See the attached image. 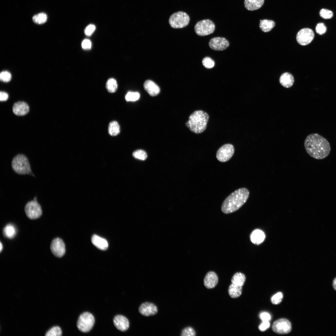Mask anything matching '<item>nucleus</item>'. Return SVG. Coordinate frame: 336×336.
Instances as JSON below:
<instances>
[{
	"instance_id": "f257e3e1",
	"label": "nucleus",
	"mask_w": 336,
	"mask_h": 336,
	"mask_svg": "<svg viewBox=\"0 0 336 336\" xmlns=\"http://www.w3.org/2000/svg\"><path fill=\"white\" fill-rule=\"evenodd\" d=\"M304 146L307 153L312 158L318 160L326 157L331 150L327 140L317 133L308 135L305 140Z\"/></svg>"
},
{
	"instance_id": "f03ea898",
	"label": "nucleus",
	"mask_w": 336,
	"mask_h": 336,
	"mask_svg": "<svg viewBox=\"0 0 336 336\" xmlns=\"http://www.w3.org/2000/svg\"><path fill=\"white\" fill-rule=\"evenodd\" d=\"M250 194L246 188L239 189L231 193L223 202L221 210L225 214L234 212L240 208L246 202Z\"/></svg>"
},
{
	"instance_id": "7ed1b4c3",
	"label": "nucleus",
	"mask_w": 336,
	"mask_h": 336,
	"mask_svg": "<svg viewBox=\"0 0 336 336\" xmlns=\"http://www.w3.org/2000/svg\"><path fill=\"white\" fill-rule=\"evenodd\" d=\"M209 118L208 114L205 112L196 110L190 115L185 125L191 132L200 133L206 129Z\"/></svg>"
},
{
	"instance_id": "20e7f679",
	"label": "nucleus",
	"mask_w": 336,
	"mask_h": 336,
	"mask_svg": "<svg viewBox=\"0 0 336 336\" xmlns=\"http://www.w3.org/2000/svg\"><path fill=\"white\" fill-rule=\"evenodd\" d=\"M11 166L13 170L18 174H28L35 176L28 159L24 154H18L15 156L12 161Z\"/></svg>"
},
{
	"instance_id": "39448f33",
	"label": "nucleus",
	"mask_w": 336,
	"mask_h": 336,
	"mask_svg": "<svg viewBox=\"0 0 336 336\" xmlns=\"http://www.w3.org/2000/svg\"><path fill=\"white\" fill-rule=\"evenodd\" d=\"M189 21V17L186 12L179 11L171 15L169 19V22L172 27L181 28L187 26Z\"/></svg>"
},
{
	"instance_id": "423d86ee",
	"label": "nucleus",
	"mask_w": 336,
	"mask_h": 336,
	"mask_svg": "<svg viewBox=\"0 0 336 336\" xmlns=\"http://www.w3.org/2000/svg\"><path fill=\"white\" fill-rule=\"evenodd\" d=\"M95 320L93 315L89 312H85L79 316L77 322L79 330L83 333L90 331L93 327Z\"/></svg>"
},
{
	"instance_id": "0eeeda50",
	"label": "nucleus",
	"mask_w": 336,
	"mask_h": 336,
	"mask_svg": "<svg viewBox=\"0 0 336 336\" xmlns=\"http://www.w3.org/2000/svg\"><path fill=\"white\" fill-rule=\"evenodd\" d=\"M215 26L212 21L209 19H204L197 22L194 29L196 33L200 36L209 35L214 31Z\"/></svg>"
},
{
	"instance_id": "6e6552de",
	"label": "nucleus",
	"mask_w": 336,
	"mask_h": 336,
	"mask_svg": "<svg viewBox=\"0 0 336 336\" xmlns=\"http://www.w3.org/2000/svg\"><path fill=\"white\" fill-rule=\"evenodd\" d=\"M25 211L27 217L31 219L38 218L41 216L42 208L36 197H34L33 200L28 202L26 204Z\"/></svg>"
},
{
	"instance_id": "1a4fd4ad",
	"label": "nucleus",
	"mask_w": 336,
	"mask_h": 336,
	"mask_svg": "<svg viewBox=\"0 0 336 336\" xmlns=\"http://www.w3.org/2000/svg\"><path fill=\"white\" fill-rule=\"evenodd\" d=\"M272 329L274 332L278 334H287L289 333L292 330L291 324L286 319H280L273 322L272 326Z\"/></svg>"
},
{
	"instance_id": "9d476101",
	"label": "nucleus",
	"mask_w": 336,
	"mask_h": 336,
	"mask_svg": "<svg viewBox=\"0 0 336 336\" xmlns=\"http://www.w3.org/2000/svg\"><path fill=\"white\" fill-rule=\"evenodd\" d=\"M234 153V148L232 145L231 144H225L217 151L216 157L220 162H226L232 157Z\"/></svg>"
},
{
	"instance_id": "9b49d317",
	"label": "nucleus",
	"mask_w": 336,
	"mask_h": 336,
	"mask_svg": "<svg viewBox=\"0 0 336 336\" xmlns=\"http://www.w3.org/2000/svg\"><path fill=\"white\" fill-rule=\"evenodd\" d=\"M314 37V33L312 30L309 28H304L297 33L296 39L300 45H306L311 42Z\"/></svg>"
},
{
	"instance_id": "f8f14e48",
	"label": "nucleus",
	"mask_w": 336,
	"mask_h": 336,
	"mask_svg": "<svg viewBox=\"0 0 336 336\" xmlns=\"http://www.w3.org/2000/svg\"><path fill=\"white\" fill-rule=\"evenodd\" d=\"M208 44L211 49L216 51L224 50L229 45V43L227 40L225 38L220 37L211 38Z\"/></svg>"
},
{
	"instance_id": "ddd939ff",
	"label": "nucleus",
	"mask_w": 336,
	"mask_h": 336,
	"mask_svg": "<svg viewBox=\"0 0 336 336\" xmlns=\"http://www.w3.org/2000/svg\"><path fill=\"white\" fill-rule=\"evenodd\" d=\"M50 249L53 254L57 257H62L65 253V244L63 240L59 238H56L52 240L50 245Z\"/></svg>"
},
{
	"instance_id": "4468645a",
	"label": "nucleus",
	"mask_w": 336,
	"mask_h": 336,
	"mask_svg": "<svg viewBox=\"0 0 336 336\" xmlns=\"http://www.w3.org/2000/svg\"><path fill=\"white\" fill-rule=\"evenodd\" d=\"M138 310L142 315L148 316L156 314L158 312V308L157 306L153 303L146 302L140 305Z\"/></svg>"
},
{
	"instance_id": "2eb2a0df",
	"label": "nucleus",
	"mask_w": 336,
	"mask_h": 336,
	"mask_svg": "<svg viewBox=\"0 0 336 336\" xmlns=\"http://www.w3.org/2000/svg\"><path fill=\"white\" fill-rule=\"evenodd\" d=\"M113 322L116 328L121 331H126L129 327V320L125 316L121 315L115 316L113 319Z\"/></svg>"
},
{
	"instance_id": "dca6fc26",
	"label": "nucleus",
	"mask_w": 336,
	"mask_h": 336,
	"mask_svg": "<svg viewBox=\"0 0 336 336\" xmlns=\"http://www.w3.org/2000/svg\"><path fill=\"white\" fill-rule=\"evenodd\" d=\"M218 281L217 274L213 271L208 272L204 279V284L208 289L214 288L217 284Z\"/></svg>"
},
{
	"instance_id": "f3484780",
	"label": "nucleus",
	"mask_w": 336,
	"mask_h": 336,
	"mask_svg": "<svg viewBox=\"0 0 336 336\" xmlns=\"http://www.w3.org/2000/svg\"><path fill=\"white\" fill-rule=\"evenodd\" d=\"M29 111V107L27 103L24 101H18L15 103L12 107V111L17 116H23L27 114Z\"/></svg>"
},
{
	"instance_id": "a211bd4d",
	"label": "nucleus",
	"mask_w": 336,
	"mask_h": 336,
	"mask_svg": "<svg viewBox=\"0 0 336 336\" xmlns=\"http://www.w3.org/2000/svg\"><path fill=\"white\" fill-rule=\"evenodd\" d=\"M145 90L151 96H156L157 95L160 91L159 87L154 82L151 80H147L143 84Z\"/></svg>"
},
{
	"instance_id": "6ab92c4d",
	"label": "nucleus",
	"mask_w": 336,
	"mask_h": 336,
	"mask_svg": "<svg viewBox=\"0 0 336 336\" xmlns=\"http://www.w3.org/2000/svg\"><path fill=\"white\" fill-rule=\"evenodd\" d=\"M91 242L97 248L102 250H106L108 247V243L105 239L96 235L92 237Z\"/></svg>"
},
{
	"instance_id": "aec40b11",
	"label": "nucleus",
	"mask_w": 336,
	"mask_h": 336,
	"mask_svg": "<svg viewBox=\"0 0 336 336\" xmlns=\"http://www.w3.org/2000/svg\"><path fill=\"white\" fill-rule=\"evenodd\" d=\"M279 82L282 86L285 88L290 87L294 83V77L289 73H284L281 75L280 77Z\"/></svg>"
},
{
	"instance_id": "412c9836",
	"label": "nucleus",
	"mask_w": 336,
	"mask_h": 336,
	"mask_svg": "<svg viewBox=\"0 0 336 336\" xmlns=\"http://www.w3.org/2000/svg\"><path fill=\"white\" fill-rule=\"evenodd\" d=\"M265 238L264 232L259 229L254 230L250 236L251 241L255 244L259 245L261 243L264 241Z\"/></svg>"
},
{
	"instance_id": "4be33fe9",
	"label": "nucleus",
	"mask_w": 336,
	"mask_h": 336,
	"mask_svg": "<svg viewBox=\"0 0 336 336\" xmlns=\"http://www.w3.org/2000/svg\"><path fill=\"white\" fill-rule=\"evenodd\" d=\"M264 0H245L244 5L249 11H254L260 8L264 3Z\"/></svg>"
},
{
	"instance_id": "5701e85b",
	"label": "nucleus",
	"mask_w": 336,
	"mask_h": 336,
	"mask_svg": "<svg viewBox=\"0 0 336 336\" xmlns=\"http://www.w3.org/2000/svg\"><path fill=\"white\" fill-rule=\"evenodd\" d=\"M246 278L245 275L240 272L236 273L231 279V283L240 287H242L245 282Z\"/></svg>"
},
{
	"instance_id": "b1692460",
	"label": "nucleus",
	"mask_w": 336,
	"mask_h": 336,
	"mask_svg": "<svg viewBox=\"0 0 336 336\" xmlns=\"http://www.w3.org/2000/svg\"><path fill=\"white\" fill-rule=\"evenodd\" d=\"M275 25V23L273 21L263 19L260 21L259 26L263 31L266 32L270 31Z\"/></svg>"
},
{
	"instance_id": "393cba45",
	"label": "nucleus",
	"mask_w": 336,
	"mask_h": 336,
	"mask_svg": "<svg viewBox=\"0 0 336 336\" xmlns=\"http://www.w3.org/2000/svg\"><path fill=\"white\" fill-rule=\"evenodd\" d=\"M242 290V287L237 286L231 283L229 287L228 293L231 298H235L238 297L241 295Z\"/></svg>"
},
{
	"instance_id": "a878e982",
	"label": "nucleus",
	"mask_w": 336,
	"mask_h": 336,
	"mask_svg": "<svg viewBox=\"0 0 336 336\" xmlns=\"http://www.w3.org/2000/svg\"><path fill=\"white\" fill-rule=\"evenodd\" d=\"M16 233L15 226L12 224H7L3 230V233L6 237L11 239L14 238Z\"/></svg>"
},
{
	"instance_id": "bb28decb",
	"label": "nucleus",
	"mask_w": 336,
	"mask_h": 336,
	"mask_svg": "<svg viewBox=\"0 0 336 336\" xmlns=\"http://www.w3.org/2000/svg\"><path fill=\"white\" fill-rule=\"evenodd\" d=\"M109 134L113 136L118 135L120 132V126L117 122L114 121L111 122L108 126Z\"/></svg>"
},
{
	"instance_id": "cd10ccee",
	"label": "nucleus",
	"mask_w": 336,
	"mask_h": 336,
	"mask_svg": "<svg viewBox=\"0 0 336 336\" xmlns=\"http://www.w3.org/2000/svg\"><path fill=\"white\" fill-rule=\"evenodd\" d=\"M106 87L108 91L110 93H113L116 92L118 88L116 80L113 78L109 79L106 82Z\"/></svg>"
},
{
	"instance_id": "c85d7f7f",
	"label": "nucleus",
	"mask_w": 336,
	"mask_h": 336,
	"mask_svg": "<svg viewBox=\"0 0 336 336\" xmlns=\"http://www.w3.org/2000/svg\"><path fill=\"white\" fill-rule=\"evenodd\" d=\"M47 15L44 13H40L34 15L32 17L33 21L38 24H42L47 21Z\"/></svg>"
},
{
	"instance_id": "c756f323",
	"label": "nucleus",
	"mask_w": 336,
	"mask_h": 336,
	"mask_svg": "<svg viewBox=\"0 0 336 336\" xmlns=\"http://www.w3.org/2000/svg\"><path fill=\"white\" fill-rule=\"evenodd\" d=\"M62 335V331L60 327L54 326L50 329L46 334V336H60Z\"/></svg>"
},
{
	"instance_id": "7c9ffc66",
	"label": "nucleus",
	"mask_w": 336,
	"mask_h": 336,
	"mask_svg": "<svg viewBox=\"0 0 336 336\" xmlns=\"http://www.w3.org/2000/svg\"><path fill=\"white\" fill-rule=\"evenodd\" d=\"M140 94L138 92L129 91L127 93L125 96L126 100L128 101H134L139 99Z\"/></svg>"
},
{
	"instance_id": "2f4dec72",
	"label": "nucleus",
	"mask_w": 336,
	"mask_h": 336,
	"mask_svg": "<svg viewBox=\"0 0 336 336\" xmlns=\"http://www.w3.org/2000/svg\"><path fill=\"white\" fill-rule=\"evenodd\" d=\"M319 14L320 17L325 19H330L333 16V13L332 11L324 8L320 10Z\"/></svg>"
},
{
	"instance_id": "473e14b6",
	"label": "nucleus",
	"mask_w": 336,
	"mask_h": 336,
	"mask_svg": "<svg viewBox=\"0 0 336 336\" xmlns=\"http://www.w3.org/2000/svg\"><path fill=\"white\" fill-rule=\"evenodd\" d=\"M133 156L135 158L142 160H145L147 157L146 152L142 150H138L134 151L133 153Z\"/></svg>"
},
{
	"instance_id": "72a5a7b5",
	"label": "nucleus",
	"mask_w": 336,
	"mask_h": 336,
	"mask_svg": "<svg viewBox=\"0 0 336 336\" xmlns=\"http://www.w3.org/2000/svg\"><path fill=\"white\" fill-rule=\"evenodd\" d=\"M202 63L203 65L206 68L210 69L214 66L215 62L214 60L209 57H206L204 58L202 60Z\"/></svg>"
},
{
	"instance_id": "f704fd0d",
	"label": "nucleus",
	"mask_w": 336,
	"mask_h": 336,
	"mask_svg": "<svg viewBox=\"0 0 336 336\" xmlns=\"http://www.w3.org/2000/svg\"><path fill=\"white\" fill-rule=\"evenodd\" d=\"M283 297L281 292H278L274 295L271 298V303L274 305H277L281 302Z\"/></svg>"
},
{
	"instance_id": "c9c22d12",
	"label": "nucleus",
	"mask_w": 336,
	"mask_h": 336,
	"mask_svg": "<svg viewBox=\"0 0 336 336\" xmlns=\"http://www.w3.org/2000/svg\"><path fill=\"white\" fill-rule=\"evenodd\" d=\"M195 332L194 329L190 327H188L184 328L182 331L181 336H195Z\"/></svg>"
},
{
	"instance_id": "e433bc0d",
	"label": "nucleus",
	"mask_w": 336,
	"mask_h": 336,
	"mask_svg": "<svg viewBox=\"0 0 336 336\" xmlns=\"http://www.w3.org/2000/svg\"><path fill=\"white\" fill-rule=\"evenodd\" d=\"M326 27L323 23H318L315 27L316 32L320 35L324 34L326 31Z\"/></svg>"
},
{
	"instance_id": "4c0bfd02",
	"label": "nucleus",
	"mask_w": 336,
	"mask_h": 336,
	"mask_svg": "<svg viewBox=\"0 0 336 336\" xmlns=\"http://www.w3.org/2000/svg\"><path fill=\"white\" fill-rule=\"evenodd\" d=\"M0 78L3 82H9L11 79V75L10 73L7 71H2L0 73Z\"/></svg>"
},
{
	"instance_id": "58836bf2",
	"label": "nucleus",
	"mask_w": 336,
	"mask_h": 336,
	"mask_svg": "<svg viewBox=\"0 0 336 336\" xmlns=\"http://www.w3.org/2000/svg\"><path fill=\"white\" fill-rule=\"evenodd\" d=\"M96 29L95 25L90 24L88 26L85 30V33L86 35L90 36L93 33Z\"/></svg>"
},
{
	"instance_id": "ea45409f",
	"label": "nucleus",
	"mask_w": 336,
	"mask_h": 336,
	"mask_svg": "<svg viewBox=\"0 0 336 336\" xmlns=\"http://www.w3.org/2000/svg\"><path fill=\"white\" fill-rule=\"evenodd\" d=\"M82 48L84 49H89L91 48V41L88 39H85L82 42Z\"/></svg>"
},
{
	"instance_id": "a19ab883",
	"label": "nucleus",
	"mask_w": 336,
	"mask_h": 336,
	"mask_svg": "<svg viewBox=\"0 0 336 336\" xmlns=\"http://www.w3.org/2000/svg\"><path fill=\"white\" fill-rule=\"evenodd\" d=\"M270 326V324L269 321H263L259 327V330L261 331H264L268 329Z\"/></svg>"
},
{
	"instance_id": "79ce46f5",
	"label": "nucleus",
	"mask_w": 336,
	"mask_h": 336,
	"mask_svg": "<svg viewBox=\"0 0 336 336\" xmlns=\"http://www.w3.org/2000/svg\"><path fill=\"white\" fill-rule=\"evenodd\" d=\"M260 317L263 321H269L271 318L270 315L266 312L261 313L260 314Z\"/></svg>"
},
{
	"instance_id": "37998d69",
	"label": "nucleus",
	"mask_w": 336,
	"mask_h": 336,
	"mask_svg": "<svg viewBox=\"0 0 336 336\" xmlns=\"http://www.w3.org/2000/svg\"><path fill=\"white\" fill-rule=\"evenodd\" d=\"M8 98V94L4 91H1L0 93V100L1 101H5Z\"/></svg>"
},
{
	"instance_id": "c03bdc74",
	"label": "nucleus",
	"mask_w": 336,
	"mask_h": 336,
	"mask_svg": "<svg viewBox=\"0 0 336 336\" xmlns=\"http://www.w3.org/2000/svg\"><path fill=\"white\" fill-rule=\"evenodd\" d=\"M333 287L334 289L336 291V278L334 280L333 282Z\"/></svg>"
},
{
	"instance_id": "a18cd8bd",
	"label": "nucleus",
	"mask_w": 336,
	"mask_h": 336,
	"mask_svg": "<svg viewBox=\"0 0 336 336\" xmlns=\"http://www.w3.org/2000/svg\"><path fill=\"white\" fill-rule=\"evenodd\" d=\"M2 248H3V247H2V244L1 243V242L0 243V252H1L2 250Z\"/></svg>"
}]
</instances>
